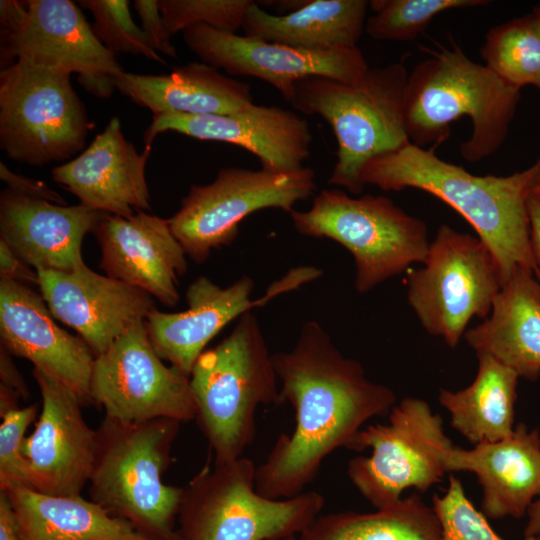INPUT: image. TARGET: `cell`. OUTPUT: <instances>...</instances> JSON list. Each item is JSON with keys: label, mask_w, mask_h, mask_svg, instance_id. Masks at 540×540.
Segmentation results:
<instances>
[{"label": "cell", "mask_w": 540, "mask_h": 540, "mask_svg": "<svg viewBox=\"0 0 540 540\" xmlns=\"http://www.w3.org/2000/svg\"><path fill=\"white\" fill-rule=\"evenodd\" d=\"M537 538H538V540H540V535Z\"/></svg>", "instance_id": "cell-49"}, {"label": "cell", "mask_w": 540, "mask_h": 540, "mask_svg": "<svg viewBox=\"0 0 540 540\" xmlns=\"http://www.w3.org/2000/svg\"><path fill=\"white\" fill-rule=\"evenodd\" d=\"M301 540H442L433 507L417 494L374 512H335L317 516Z\"/></svg>", "instance_id": "cell-30"}, {"label": "cell", "mask_w": 540, "mask_h": 540, "mask_svg": "<svg viewBox=\"0 0 540 540\" xmlns=\"http://www.w3.org/2000/svg\"><path fill=\"white\" fill-rule=\"evenodd\" d=\"M78 4L94 17L93 32L112 53L141 55L164 64L146 35L131 17L128 0H80Z\"/></svg>", "instance_id": "cell-33"}, {"label": "cell", "mask_w": 540, "mask_h": 540, "mask_svg": "<svg viewBox=\"0 0 540 540\" xmlns=\"http://www.w3.org/2000/svg\"><path fill=\"white\" fill-rule=\"evenodd\" d=\"M432 507L441 525L442 540H504L469 500L461 481L452 475L445 493L433 497Z\"/></svg>", "instance_id": "cell-35"}, {"label": "cell", "mask_w": 540, "mask_h": 540, "mask_svg": "<svg viewBox=\"0 0 540 540\" xmlns=\"http://www.w3.org/2000/svg\"><path fill=\"white\" fill-rule=\"evenodd\" d=\"M532 190L536 192H540V185L535 186Z\"/></svg>", "instance_id": "cell-48"}, {"label": "cell", "mask_w": 540, "mask_h": 540, "mask_svg": "<svg viewBox=\"0 0 540 540\" xmlns=\"http://www.w3.org/2000/svg\"><path fill=\"white\" fill-rule=\"evenodd\" d=\"M0 279L38 285L37 271H32L2 239H0Z\"/></svg>", "instance_id": "cell-39"}, {"label": "cell", "mask_w": 540, "mask_h": 540, "mask_svg": "<svg viewBox=\"0 0 540 540\" xmlns=\"http://www.w3.org/2000/svg\"><path fill=\"white\" fill-rule=\"evenodd\" d=\"M315 189V171L308 167L290 173L222 168L212 183L191 186L168 222L186 255L202 263L236 239L247 216L268 208L290 214Z\"/></svg>", "instance_id": "cell-12"}, {"label": "cell", "mask_w": 540, "mask_h": 540, "mask_svg": "<svg viewBox=\"0 0 540 540\" xmlns=\"http://www.w3.org/2000/svg\"><path fill=\"white\" fill-rule=\"evenodd\" d=\"M520 99V89L486 65L473 62L453 43L430 51L408 76L405 126L410 142L424 147L450 136L453 121L467 116L470 138L460 146L469 162L492 155L504 142Z\"/></svg>", "instance_id": "cell-3"}, {"label": "cell", "mask_w": 540, "mask_h": 540, "mask_svg": "<svg viewBox=\"0 0 540 540\" xmlns=\"http://www.w3.org/2000/svg\"><path fill=\"white\" fill-rule=\"evenodd\" d=\"M116 89L153 115H222L239 112L254 104L251 87L221 74L203 62H190L169 74L123 72L114 78Z\"/></svg>", "instance_id": "cell-26"}, {"label": "cell", "mask_w": 540, "mask_h": 540, "mask_svg": "<svg viewBox=\"0 0 540 540\" xmlns=\"http://www.w3.org/2000/svg\"><path fill=\"white\" fill-rule=\"evenodd\" d=\"M22 23L1 34V68L17 60L53 72L117 77L124 72L115 54L95 36L70 0H28Z\"/></svg>", "instance_id": "cell-18"}, {"label": "cell", "mask_w": 540, "mask_h": 540, "mask_svg": "<svg viewBox=\"0 0 540 540\" xmlns=\"http://www.w3.org/2000/svg\"><path fill=\"white\" fill-rule=\"evenodd\" d=\"M537 162L508 176H477L438 158L434 149L409 143L369 160L362 168V184L384 191L414 188L445 202L475 230L499 267L503 284L517 270H540L533 256L527 211L529 193L536 186Z\"/></svg>", "instance_id": "cell-2"}, {"label": "cell", "mask_w": 540, "mask_h": 540, "mask_svg": "<svg viewBox=\"0 0 540 540\" xmlns=\"http://www.w3.org/2000/svg\"><path fill=\"white\" fill-rule=\"evenodd\" d=\"M283 540H301V539L299 536H292V537L285 538Z\"/></svg>", "instance_id": "cell-47"}, {"label": "cell", "mask_w": 540, "mask_h": 540, "mask_svg": "<svg viewBox=\"0 0 540 540\" xmlns=\"http://www.w3.org/2000/svg\"><path fill=\"white\" fill-rule=\"evenodd\" d=\"M4 492L18 540H150L81 495L55 496L29 488Z\"/></svg>", "instance_id": "cell-28"}, {"label": "cell", "mask_w": 540, "mask_h": 540, "mask_svg": "<svg viewBox=\"0 0 540 540\" xmlns=\"http://www.w3.org/2000/svg\"><path fill=\"white\" fill-rule=\"evenodd\" d=\"M41 295L54 318L74 329L95 357L123 333L145 321L152 296L86 264L72 271L38 270Z\"/></svg>", "instance_id": "cell-19"}, {"label": "cell", "mask_w": 540, "mask_h": 540, "mask_svg": "<svg viewBox=\"0 0 540 540\" xmlns=\"http://www.w3.org/2000/svg\"><path fill=\"white\" fill-rule=\"evenodd\" d=\"M406 285L408 304L421 326L454 349L474 317H488L503 281L478 237L441 225L423 266L410 273Z\"/></svg>", "instance_id": "cell-11"}, {"label": "cell", "mask_w": 540, "mask_h": 540, "mask_svg": "<svg viewBox=\"0 0 540 540\" xmlns=\"http://www.w3.org/2000/svg\"><path fill=\"white\" fill-rule=\"evenodd\" d=\"M368 6L365 0H309L274 15L254 1L242 29L248 37L304 50L352 49L365 30Z\"/></svg>", "instance_id": "cell-27"}, {"label": "cell", "mask_w": 540, "mask_h": 540, "mask_svg": "<svg viewBox=\"0 0 540 540\" xmlns=\"http://www.w3.org/2000/svg\"><path fill=\"white\" fill-rule=\"evenodd\" d=\"M1 347L71 388L83 406L92 405L95 355L80 337L59 327L42 295L24 283L0 279Z\"/></svg>", "instance_id": "cell-20"}, {"label": "cell", "mask_w": 540, "mask_h": 540, "mask_svg": "<svg viewBox=\"0 0 540 540\" xmlns=\"http://www.w3.org/2000/svg\"><path fill=\"white\" fill-rule=\"evenodd\" d=\"M181 422L122 421L105 415L96 429L90 500L150 540H178L183 487L163 482Z\"/></svg>", "instance_id": "cell-4"}, {"label": "cell", "mask_w": 540, "mask_h": 540, "mask_svg": "<svg viewBox=\"0 0 540 540\" xmlns=\"http://www.w3.org/2000/svg\"><path fill=\"white\" fill-rule=\"evenodd\" d=\"M79 83L90 93L101 98H109L115 87L114 77L97 76V77H78Z\"/></svg>", "instance_id": "cell-43"}, {"label": "cell", "mask_w": 540, "mask_h": 540, "mask_svg": "<svg viewBox=\"0 0 540 540\" xmlns=\"http://www.w3.org/2000/svg\"><path fill=\"white\" fill-rule=\"evenodd\" d=\"M150 153L151 146H145L141 153L136 150L114 116L80 155L55 166L51 176L83 206L128 218L150 210L145 176Z\"/></svg>", "instance_id": "cell-22"}, {"label": "cell", "mask_w": 540, "mask_h": 540, "mask_svg": "<svg viewBox=\"0 0 540 540\" xmlns=\"http://www.w3.org/2000/svg\"><path fill=\"white\" fill-rule=\"evenodd\" d=\"M69 74L17 60L0 72V147L30 166L70 159L92 129Z\"/></svg>", "instance_id": "cell-10"}, {"label": "cell", "mask_w": 540, "mask_h": 540, "mask_svg": "<svg viewBox=\"0 0 540 540\" xmlns=\"http://www.w3.org/2000/svg\"><path fill=\"white\" fill-rule=\"evenodd\" d=\"M388 421L364 427L348 449H371L348 463L347 474L376 509L398 503L409 488L426 492L442 481L445 456L454 446L443 419L427 401L405 397L390 410Z\"/></svg>", "instance_id": "cell-9"}, {"label": "cell", "mask_w": 540, "mask_h": 540, "mask_svg": "<svg viewBox=\"0 0 540 540\" xmlns=\"http://www.w3.org/2000/svg\"><path fill=\"white\" fill-rule=\"evenodd\" d=\"M0 540H18L14 514L9 500L0 491Z\"/></svg>", "instance_id": "cell-42"}, {"label": "cell", "mask_w": 540, "mask_h": 540, "mask_svg": "<svg viewBox=\"0 0 540 540\" xmlns=\"http://www.w3.org/2000/svg\"><path fill=\"white\" fill-rule=\"evenodd\" d=\"M280 382V401L295 412L291 434L275 441L256 466V489L269 498L283 499L304 492L324 460L347 448L378 416H387L397 403L392 389L370 380L362 364L335 346L314 320L303 324L295 345L273 354Z\"/></svg>", "instance_id": "cell-1"}, {"label": "cell", "mask_w": 540, "mask_h": 540, "mask_svg": "<svg viewBox=\"0 0 540 540\" xmlns=\"http://www.w3.org/2000/svg\"><path fill=\"white\" fill-rule=\"evenodd\" d=\"M486 66L508 84L540 87V20L534 14L488 31L481 48Z\"/></svg>", "instance_id": "cell-31"}, {"label": "cell", "mask_w": 540, "mask_h": 540, "mask_svg": "<svg viewBox=\"0 0 540 540\" xmlns=\"http://www.w3.org/2000/svg\"><path fill=\"white\" fill-rule=\"evenodd\" d=\"M290 217L302 235L328 238L345 247L355 262V289L365 294L426 259L427 226L382 195L351 197L324 189L306 211Z\"/></svg>", "instance_id": "cell-8"}, {"label": "cell", "mask_w": 540, "mask_h": 540, "mask_svg": "<svg viewBox=\"0 0 540 540\" xmlns=\"http://www.w3.org/2000/svg\"><path fill=\"white\" fill-rule=\"evenodd\" d=\"M164 24L171 35L205 24L236 33L242 28L252 0H158Z\"/></svg>", "instance_id": "cell-34"}, {"label": "cell", "mask_w": 540, "mask_h": 540, "mask_svg": "<svg viewBox=\"0 0 540 540\" xmlns=\"http://www.w3.org/2000/svg\"><path fill=\"white\" fill-rule=\"evenodd\" d=\"M186 46L203 63L222 68L232 76L263 80L291 102L296 83L311 77L343 82L359 79L368 64L356 47L313 51L241 36L197 24L183 31Z\"/></svg>", "instance_id": "cell-14"}, {"label": "cell", "mask_w": 540, "mask_h": 540, "mask_svg": "<svg viewBox=\"0 0 540 540\" xmlns=\"http://www.w3.org/2000/svg\"><path fill=\"white\" fill-rule=\"evenodd\" d=\"M133 6L141 20V28L151 47L159 54L176 58L177 51L171 42L172 35L162 19L158 0H136Z\"/></svg>", "instance_id": "cell-37"}, {"label": "cell", "mask_w": 540, "mask_h": 540, "mask_svg": "<svg viewBox=\"0 0 540 540\" xmlns=\"http://www.w3.org/2000/svg\"><path fill=\"white\" fill-rule=\"evenodd\" d=\"M195 420L220 464L243 456L256 433V412L280 402L273 354L256 315L238 318L231 333L205 350L190 374Z\"/></svg>", "instance_id": "cell-6"}, {"label": "cell", "mask_w": 540, "mask_h": 540, "mask_svg": "<svg viewBox=\"0 0 540 540\" xmlns=\"http://www.w3.org/2000/svg\"><path fill=\"white\" fill-rule=\"evenodd\" d=\"M255 480L256 466L244 456L204 467L183 487L178 540H283L299 536L324 507L317 491L273 499Z\"/></svg>", "instance_id": "cell-7"}, {"label": "cell", "mask_w": 540, "mask_h": 540, "mask_svg": "<svg viewBox=\"0 0 540 540\" xmlns=\"http://www.w3.org/2000/svg\"><path fill=\"white\" fill-rule=\"evenodd\" d=\"M537 164H538V174H537L536 186L540 185V160L537 162Z\"/></svg>", "instance_id": "cell-45"}, {"label": "cell", "mask_w": 540, "mask_h": 540, "mask_svg": "<svg viewBox=\"0 0 540 540\" xmlns=\"http://www.w3.org/2000/svg\"><path fill=\"white\" fill-rule=\"evenodd\" d=\"M540 20V5L536 6L534 8V12H533Z\"/></svg>", "instance_id": "cell-46"}, {"label": "cell", "mask_w": 540, "mask_h": 540, "mask_svg": "<svg viewBox=\"0 0 540 540\" xmlns=\"http://www.w3.org/2000/svg\"><path fill=\"white\" fill-rule=\"evenodd\" d=\"M527 514L525 538H536L540 535V497L534 501Z\"/></svg>", "instance_id": "cell-44"}, {"label": "cell", "mask_w": 540, "mask_h": 540, "mask_svg": "<svg viewBox=\"0 0 540 540\" xmlns=\"http://www.w3.org/2000/svg\"><path fill=\"white\" fill-rule=\"evenodd\" d=\"M169 131L237 145L255 155L262 169L278 173L304 168L313 139L309 123L302 116L279 106L256 104L232 114L153 115L144 134L145 146H151L158 134Z\"/></svg>", "instance_id": "cell-17"}, {"label": "cell", "mask_w": 540, "mask_h": 540, "mask_svg": "<svg viewBox=\"0 0 540 540\" xmlns=\"http://www.w3.org/2000/svg\"><path fill=\"white\" fill-rule=\"evenodd\" d=\"M0 178L8 185V189L16 194L66 205L64 199L46 183L16 174L2 162H0Z\"/></svg>", "instance_id": "cell-38"}, {"label": "cell", "mask_w": 540, "mask_h": 540, "mask_svg": "<svg viewBox=\"0 0 540 540\" xmlns=\"http://www.w3.org/2000/svg\"><path fill=\"white\" fill-rule=\"evenodd\" d=\"M488 3V0H374L369 6L375 14L366 21L365 31L377 40L410 41L444 11Z\"/></svg>", "instance_id": "cell-32"}, {"label": "cell", "mask_w": 540, "mask_h": 540, "mask_svg": "<svg viewBox=\"0 0 540 540\" xmlns=\"http://www.w3.org/2000/svg\"><path fill=\"white\" fill-rule=\"evenodd\" d=\"M447 472H472L482 488V513L491 519L521 518L540 497V433L523 423L496 442L471 449L453 446Z\"/></svg>", "instance_id": "cell-24"}, {"label": "cell", "mask_w": 540, "mask_h": 540, "mask_svg": "<svg viewBox=\"0 0 540 540\" xmlns=\"http://www.w3.org/2000/svg\"><path fill=\"white\" fill-rule=\"evenodd\" d=\"M38 415V404L15 407L0 414V491L33 489L31 465L22 452L28 426Z\"/></svg>", "instance_id": "cell-36"}, {"label": "cell", "mask_w": 540, "mask_h": 540, "mask_svg": "<svg viewBox=\"0 0 540 540\" xmlns=\"http://www.w3.org/2000/svg\"><path fill=\"white\" fill-rule=\"evenodd\" d=\"M465 341L513 370L519 378L540 377V280L517 270L498 292L490 314L467 329Z\"/></svg>", "instance_id": "cell-25"}, {"label": "cell", "mask_w": 540, "mask_h": 540, "mask_svg": "<svg viewBox=\"0 0 540 540\" xmlns=\"http://www.w3.org/2000/svg\"><path fill=\"white\" fill-rule=\"evenodd\" d=\"M408 76L405 66L394 62L369 68L351 82L311 77L296 83L291 105L303 114L321 116L337 139L329 185L360 194L363 166L410 143L405 126Z\"/></svg>", "instance_id": "cell-5"}, {"label": "cell", "mask_w": 540, "mask_h": 540, "mask_svg": "<svg viewBox=\"0 0 540 540\" xmlns=\"http://www.w3.org/2000/svg\"><path fill=\"white\" fill-rule=\"evenodd\" d=\"M476 356L478 367L472 383L457 391L441 389L438 394L452 428L473 445L496 442L513 433L519 381L513 370L493 357Z\"/></svg>", "instance_id": "cell-29"}, {"label": "cell", "mask_w": 540, "mask_h": 540, "mask_svg": "<svg viewBox=\"0 0 540 540\" xmlns=\"http://www.w3.org/2000/svg\"><path fill=\"white\" fill-rule=\"evenodd\" d=\"M11 356L3 347L0 350V388H3L18 399H26L29 395L26 384L14 365Z\"/></svg>", "instance_id": "cell-40"}, {"label": "cell", "mask_w": 540, "mask_h": 540, "mask_svg": "<svg viewBox=\"0 0 540 540\" xmlns=\"http://www.w3.org/2000/svg\"><path fill=\"white\" fill-rule=\"evenodd\" d=\"M42 407L22 452L31 465L33 490L55 496L81 495L95 458L96 430L85 421L77 394L48 373L33 368Z\"/></svg>", "instance_id": "cell-16"}, {"label": "cell", "mask_w": 540, "mask_h": 540, "mask_svg": "<svg viewBox=\"0 0 540 540\" xmlns=\"http://www.w3.org/2000/svg\"><path fill=\"white\" fill-rule=\"evenodd\" d=\"M93 233L107 276L136 287L173 307L177 284L187 270L186 253L168 219L138 211L131 217L102 213Z\"/></svg>", "instance_id": "cell-21"}, {"label": "cell", "mask_w": 540, "mask_h": 540, "mask_svg": "<svg viewBox=\"0 0 540 540\" xmlns=\"http://www.w3.org/2000/svg\"><path fill=\"white\" fill-rule=\"evenodd\" d=\"M321 273L315 267L294 268L255 300L251 299L254 281L249 276H242L225 288L200 276L186 290V310L167 313L154 308L148 314L144 321L148 337L161 359L190 376L206 345L226 325Z\"/></svg>", "instance_id": "cell-15"}, {"label": "cell", "mask_w": 540, "mask_h": 540, "mask_svg": "<svg viewBox=\"0 0 540 540\" xmlns=\"http://www.w3.org/2000/svg\"><path fill=\"white\" fill-rule=\"evenodd\" d=\"M530 241L534 259L540 270V192L531 191L527 199Z\"/></svg>", "instance_id": "cell-41"}, {"label": "cell", "mask_w": 540, "mask_h": 540, "mask_svg": "<svg viewBox=\"0 0 540 540\" xmlns=\"http://www.w3.org/2000/svg\"><path fill=\"white\" fill-rule=\"evenodd\" d=\"M101 215L82 204L60 205L5 189L0 195V239L36 271H72L85 264L82 243Z\"/></svg>", "instance_id": "cell-23"}, {"label": "cell", "mask_w": 540, "mask_h": 540, "mask_svg": "<svg viewBox=\"0 0 540 540\" xmlns=\"http://www.w3.org/2000/svg\"><path fill=\"white\" fill-rule=\"evenodd\" d=\"M90 395L105 415L129 422L168 418L195 420L190 377L155 351L144 321L137 322L95 357Z\"/></svg>", "instance_id": "cell-13"}]
</instances>
